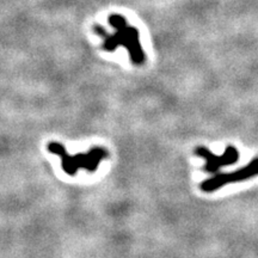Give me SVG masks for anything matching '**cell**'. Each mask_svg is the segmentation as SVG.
Masks as SVG:
<instances>
[{
	"mask_svg": "<svg viewBox=\"0 0 258 258\" xmlns=\"http://www.w3.org/2000/svg\"><path fill=\"white\" fill-rule=\"evenodd\" d=\"M109 24L114 29L112 34H109L101 27H95V32L103 40V49L114 51L118 46H123L128 50L132 62L139 66L145 63L146 54L141 47L137 28L128 25L125 18L121 15H111L109 17Z\"/></svg>",
	"mask_w": 258,
	"mask_h": 258,
	"instance_id": "cell-1",
	"label": "cell"
},
{
	"mask_svg": "<svg viewBox=\"0 0 258 258\" xmlns=\"http://www.w3.org/2000/svg\"><path fill=\"white\" fill-rule=\"evenodd\" d=\"M47 150L54 156L61 158V167L63 172L69 176H76L80 169L89 171V172H95L98 169L101 161L106 159L109 156L108 151L103 147H92L88 152L71 156L63 145L57 141L48 143Z\"/></svg>",
	"mask_w": 258,
	"mask_h": 258,
	"instance_id": "cell-2",
	"label": "cell"
},
{
	"mask_svg": "<svg viewBox=\"0 0 258 258\" xmlns=\"http://www.w3.org/2000/svg\"><path fill=\"white\" fill-rule=\"evenodd\" d=\"M256 176H258V158H254L247 165L232 171V172L215 173L211 178L203 180L200 184V189L205 192H213L215 190L224 188L225 185L244 182V180L253 178Z\"/></svg>",
	"mask_w": 258,
	"mask_h": 258,
	"instance_id": "cell-3",
	"label": "cell"
},
{
	"mask_svg": "<svg viewBox=\"0 0 258 258\" xmlns=\"http://www.w3.org/2000/svg\"><path fill=\"white\" fill-rule=\"evenodd\" d=\"M195 154L200 158H203L206 160V165L203 170L207 173H218V171L224 166H230L237 163L239 160V152L234 146H227L225 152L221 156H215L212 151H209L207 147L199 146L195 148Z\"/></svg>",
	"mask_w": 258,
	"mask_h": 258,
	"instance_id": "cell-4",
	"label": "cell"
}]
</instances>
